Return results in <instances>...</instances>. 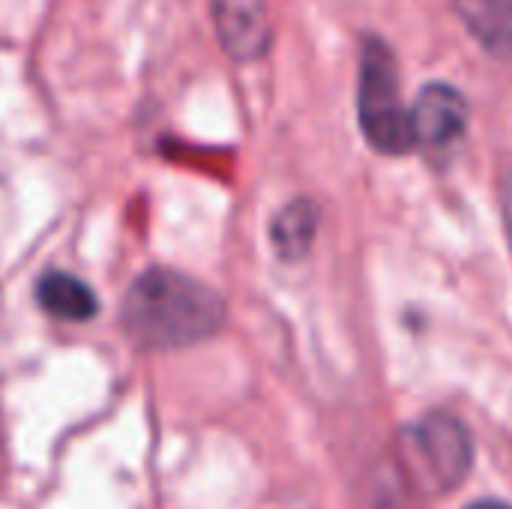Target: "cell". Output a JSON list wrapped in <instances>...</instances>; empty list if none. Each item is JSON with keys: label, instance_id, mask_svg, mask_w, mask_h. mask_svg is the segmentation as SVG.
Masks as SVG:
<instances>
[{"label": "cell", "instance_id": "cell-1", "mask_svg": "<svg viewBox=\"0 0 512 509\" xmlns=\"http://www.w3.org/2000/svg\"><path fill=\"white\" fill-rule=\"evenodd\" d=\"M120 321L138 348L174 351L216 336L225 324V300L180 270L150 267L129 285Z\"/></svg>", "mask_w": 512, "mask_h": 509}, {"label": "cell", "instance_id": "cell-2", "mask_svg": "<svg viewBox=\"0 0 512 509\" xmlns=\"http://www.w3.org/2000/svg\"><path fill=\"white\" fill-rule=\"evenodd\" d=\"M357 108H360L363 135L375 150L402 156L414 147L411 111H405L399 99V75H396L393 51L378 36H369L363 42Z\"/></svg>", "mask_w": 512, "mask_h": 509}, {"label": "cell", "instance_id": "cell-3", "mask_svg": "<svg viewBox=\"0 0 512 509\" xmlns=\"http://www.w3.org/2000/svg\"><path fill=\"white\" fill-rule=\"evenodd\" d=\"M474 459L468 429L450 414H426L402 435V468L420 492L438 495L456 489Z\"/></svg>", "mask_w": 512, "mask_h": 509}, {"label": "cell", "instance_id": "cell-4", "mask_svg": "<svg viewBox=\"0 0 512 509\" xmlns=\"http://www.w3.org/2000/svg\"><path fill=\"white\" fill-rule=\"evenodd\" d=\"M468 126V102L450 84H426L411 108L414 144L447 147Z\"/></svg>", "mask_w": 512, "mask_h": 509}, {"label": "cell", "instance_id": "cell-5", "mask_svg": "<svg viewBox=\"0 0 512 509\" xmlns=\"http://www.w3.org/2000/svg\"><path fill=\"white\" fill-rule=\"evenodd\" d=\"M213 21L222 45L237 60H255L270 48L264 0H213Z\"/></svg>", "mask_w": 512, "mask_h": 509}, {"label": "cell", "instance_id": "cell-6", "mask_svg": "<svg viewBox=\"0 0 512 509\" xmlns=\"http://www.w3.org/2000/svg\"><path fill=\"white\" fill-rule=\"evenodd\" d=\"M465 27L495 57L512 60V0H453Z\"/></svg>", "mask_w": 512, "mask_h": 509}, {"label": "cell", "instance_id": "cell-7", "mask_svg": "<svg viewBox=\"0 0 512 509\" xmlns=\"http://www.w3.org/2000/svg\"><path fill=\"white\" fill-rule=\"evenodd\" d=\"M39 306L60 321H90L99 312V300L78 276L51 270L36 282Z\"/></svg>", "mask_w": 512, "mask_h": 509}, {"label": "cell", "instance_id": "cell-8", "mask_svg": "<svg viewBox=\"0 0 512 509\" xmlns=\"http://www.w3.org/2000/svg\"><path fill=\"white\" fill-rule=\"evenodd\" d=\"M318 234V207L306 198L291 201L285 210L276 213L270 225V240L279 258L297 261L312 249V240Z\"/></svg>", "mask_w": 512, "mask_h": 509}, {"label": "cell", "instance_id": "cell-9", "mask_svg": "<svg viewBox=\"0 0 512 509\" xmlns=\"http://www.w3.org/2000/svg\"><path fill=\"white\" fill-rule=\"evenodd\" d=\"M501 204H504V225H507V234H510L512 243V168L504 174V186H501Z\"/></svg>", "mask_w": 512, "mask_h": 509}, {"label": "cell", "instance_id": "cell-10", "mask_svg": "<svg viewBox=\"0 0 512 509\" xmlns=\"http://www.w3.org/2000/svg\"><path fill=\"white\" fill-rule=\"evenodd\" d=\"M468 509H512L510 504H501V501H477V504H471Z\"/></svg>", "mask_w": 512, "mask_h": 509}]
</instances>
